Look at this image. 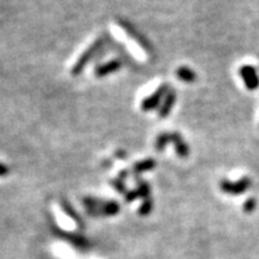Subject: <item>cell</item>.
Segmentation results:
<instances>
[{"mask_svg": "<svg viewBox=\"0 0 259 259\" xmlns=\"http://www.w3.org/2000/svg\"><path fill=\"white\" fill-rule=\"evenodd\" d=\"M241 74L244 77V80L247 85L248 89H255L257 88L259 80L257 78V74L252 66H244V69L241 70Z\"/></svg>", "mask_w": 259, "mask_h": 259, "instance_id": "6da1fadb", "label": "cell"}, {"mask_svg": "<svg viewBox=\"0 0 259 259\" xmlns=\"http://www.w3.org/2000/svg\"><path fill=\"white\" fill-rule=\"evenodd\" d=\"M247 186H248L247 180H244V181H238L236 184H228V186L225 185L223 186V189L226 191H232V192L239 193V192H242V191H244Z\"/></svg>", "mask_w": 259, "mask_h": 259, "instance_id": "7a4b0ae2", "label": "cell"}, {"mask_svg": "<svg viewBox=\"0 0 259 259\" xmlns=\"http://www.w3.org/2000/svg\"><path fill=\"white\" fill-rule=\"evenodd\" d=\"M178 74H179L180 79H184V80H192L193 79V72H191V71L187 69H180Z\"/></svg>", "mask_w": 259, "mask_h": 259, "instance_id": "3957f363", "label": "cell"}]
</instances>
